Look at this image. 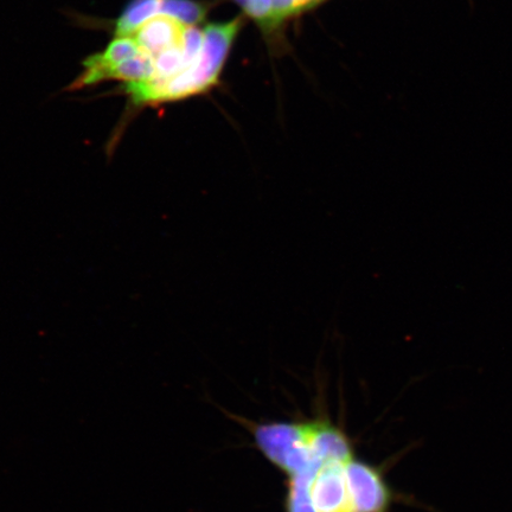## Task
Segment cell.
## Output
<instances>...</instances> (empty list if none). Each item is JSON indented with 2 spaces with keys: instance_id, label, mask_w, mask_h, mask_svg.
<instances>
[{
  "instance_id": "obj_6",
  "label": "cell",
  "mask_w": 512,
  "mask_h": 512,
  "mask_svg": "<svg viewBox=\"0 0 512 512\" xmlns=\"http://www.w3.org/2000/svg\"><path fill=\"white\" fill-rule=\"evenodd\" d=\"M140 53V48L132 37H118L100 54L89 57L83 63V73L70 89H80L111 80L119 64L132 59Z\"/></svg>"
},
{
  "instance_id": "obj_9",
  "label": "cell",
  "mask_w": 512,
  "mask_h": 512,
  "mask_svg": "<svg viewBox=\"0 0 512 512\" xmlns=\"http://www.w3.org/2000/svg\"><path fill=\"white\" fill-rule=\"evenodd\" d=\"M160 14L175 17L187 25H194L202 21L206 9L191 0H163Z\"/></svg>"
},
{
  "instance_id": "obj_2",
  "label": "cell",
  "mask_w": 512,
  "mask_h": 512,
  "mask_svg": "<svg viewBox=\"0 0 512 512\" xmlns=\"http://www.w3.org/2000/svg\"><path fill=\"white\" fill-rule=\"evenodd\" d=\"M258 447L291 477L316 473L325 463L315 456L310 443V424L275 422L255 431Z\"/></svg>"
},
{
  "instance_id": "obj_7",
  "label": "cell",
  "mask_w": 512,
  "mask_h": 512,
  "mask_svg": "<svg viewBox=\"0 0 512 512\" xmlns=\"http://www.w3.org/2000/svg\"><path fill=\"white\" fill-rule=\"evenodd\" d=\"M163 0H132L117 22L118 37H128L147 19L160 14Z\"/></svg>"
},
{
  "instance_id": "obj_1",
  "label": "cell",
  "mask_w": 512,
  "mask_h": 512,
  "mask_svg": "<svg viewBox=\"0 0 512 512\" xmlns=\"http://www.w3.org/2000/svg\"><path fill=\"white\" fill-rule=\"evenodd\" d=\"M240 29L239 19L223 24H211L204 30L200 56L188 69L168 80L155 78L126 83L125 92L134 105H158L201 94L216 85L230 47Z\"/></svg>"
},
{
  "instance_id": "obj_11",
  "label": "cell",
  "mask_w": 512,
  "mask_h": 512,
  "mask_svg": "<svg viewBox=\"0 0 512 512\" xmlns=\"http://www.w3.org/2000/svg\"><path fill=\"white\" fill-rule=\"evenodd\" d=\"M247 14L265 27H272L274 0H236Z\"/></svg>"
},
{
  "instance_id": "obj_5",
  "label": "cell",
  "mask_w": 512,
  "mask_h": 512,
  "mask_svg": "<svg viewBox=\"0 0 512 512\" xmlns=\"http://www.w3.org/2000/svg\"><path fill=\"white\" fill-rule=\"evenodd\" d=\"M345 465L347 463L328 462L320 467L311 485L316 512H351Z\"/></svg>"
},
{
  "instance_id": "obj_8",
  "label": "cell",
  "mask_w": 512,
  "mask_h": 512,
  "mask_svg": "<svg viewBox=\"0 0 512 512\" xmlns=\"http://www.w3.org/2000/svg\"><path fill=\"white\" fill-rule=\"evenodd\" d=\"M317 473L291 477L287 496V512H316L311 499V485Z\"/></svg>"
},
{
  "instance_id": "obj_4",
  "label": "cell",
  "mask_w": 512,
  "mask_h": 512,
  "mask_svg": "<svg viewBox=\"0 0 512 512\" xmlns=\"http://www.w3.org/2000/svg\"><path fill=\"white\" fill-rule=\"evenodd\" d=\"M189 27L175 17L159 14L147 19L128 37H132L144 53L156 59L165 51L184 47Z\"/></svg>"
},
{
  "instance_id": "obj_10",
  "label": "cell",
  "mask_w": 512,
  "mask_h": 512,
  "mask_svg": "<svg viewBox=\"0 0 512 512\" xmlns=\"http://www.w3.org/2000/svg\"><path fill=\"white\" fill-rule=\"evenodd\" d=\"M320 0H274L272 27L283 22L284 19L315 5Z\"/></svg>"
},
{
  "instance_id": "obj_3",
  "label": "cell",
  "mask_w": 512,
  "mask_h": 512,
  "mask_svg": "<svg viewBox=\"0 0 512 512\" xmlns=\"http://www.w3.org/2000/svg\"><path fill=\"white\" fill-rule=\"evenodd\" d=\"M351 512H386L389 490L374 467L355 460L345 465Z\"/></svg>"
}]
</instances>
